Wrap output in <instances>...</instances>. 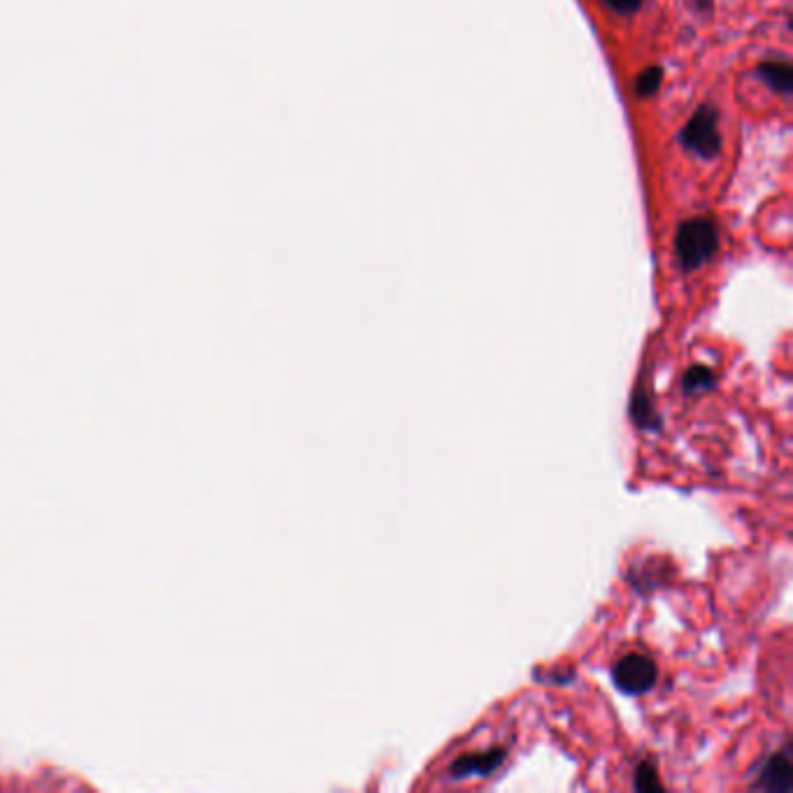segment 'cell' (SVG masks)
<instances>
[{"label": "cell", "instance_id": "277c9868", "mask_svg": "<svg viewBox=\"0 0 793 793\" xmlns=\"http://www.w3.org/2000/svg\"><path fill=\"white\" fill-rule=\"evenodd\" d=\"M756 791L766 793H791L793 791V756L791 745H784L780 752L770 754L763 766L759 768V775L752 784Z\"/></svg>", "mask_w": 793, "mask_h": 793}, {"label": "cell", "instance_id": "8fae6325", "mask_svg": "<svg viewBox=\"0 0 793 793\" xmlns=\"http://www.w3.org/2000/svg\"><path fill=\"white\" fill-rule=\"evenodd\" d=\"M603 3L617 14H633L642 7V0H603Z\"/></svg>", "mask_w": 793, "mask_h": 793}, {"label": "cell", "instance_id": "8992f818", "mask_svg": "<svg viewBox=\"0 0 793 793\" xmlns=\"http://www.w3.org/2000/svg\"><path fill=\"white\" fill-rule=\"evenodd\" d=\"M631 419L642 431H659L661 428V414L656 410L652 396H649V389L642 387V384L635 389L631 398Z\"/></svg>", "mask_w": 793, "mask_h": 793}, {"label": "cell", "instance_id": "52a82bcc", "mask_svg": "<svg viewBox=\"0 0 793 793\" xmlns=\"http://www.w3.org/2000/svg\"><path fill=\"white\" fill-rule=\"evenodd\" d=\"M759 73L763 77V82H766L773 91H777V94H782V96L791 94L793 70L789 66V61H780V59L766 61V63H761Z\"/></svg>", "mask_w": 793, "mask_h": 793}, {"label": "cell", "instance_id": "ba28073f", "mask_svg": "<svg viewBox=\"0 0 793 793\" xmlns=\"http://www.w3.org/2000/svg\"><path fill=\"white\" fill-rule=\"evenodd\" d=\"M717 387V373L707 366H691L682 377V391L687 396H698Z\"/></svg>", "mask_w": 793, "mask_h": 793}, {"label": "cell", "instance_id": "3957f363", "mask_svg": "<svg viewBox=\"0 0 793 793\" xmlns=\"http://www.w3.org/2000/svg\"><path fill=\"white\" fill-rule=\"evenodd\" d=\"M614 687L628 696H642L654 689L659 680V668L645 654H626L612 668Z\"/></svg>", "mask_w": 793, "mask_h": 793}, {"label": "cell", "instance_id": "6da1fadb", "mask_svg": "<svg viewBox=\"0 0 793 793\" xmlns=\"http://www.w3.org/2000/svg\"><path fill=\"white\" fill-rule=\"evenodd\" d=\"M719 231L710 219H687L675 233V256L684 273L698 270L717 254Z\"/></svg>", "mask_w": 793, "mask_h": 793}, {"label": "cell", "instance_id": "7a4b0ae2", "mask_svg": "<svg viewBox=\"0 0 793 793\" xmlns=\"http://www.w3.org/2000/svg\"><path fill=\"white\" fill-rule=\"evenodd\" d=\"M719 112L712 105H700L694 117L682 128L680 140L682 145L694 152L700 159H714L721 152V135H719Z\"/></svg>", "mask_w": 793, "mask_h": 793}, {"label": "cell", "instance_id": "9c48e42d", "mask_svg": "<svg viewBox=\"0 0 793 793\" xmlns=\"http://www.w3.org/2000/svg\"><path fill=\"white\" fill-rule=\"evenodd\" d=\"M633 787L638 791H661L663 784L659 780V773H656L654 763L642 761L638 770H635V782Z\"/></svg>", "mask_w": 793, "mask_h": 793}, {"label": "cell", "instance_id": "30bf717a", "mask_svg": "<svg viewBox=\"0 0 793 793\" xmlns=\"http://www.w3.org/2000/svg\"><path fill=\"white\" fill-rule=\"evenodd\" d=\"M663 82V70L661 68H647L645 73H640L638 82H635V94L638 96H652L659 91Z\"/></svg>", "mask_w": 793, "mask_h": 793}, {"label": "cell", "instance_id": "5b68a950", "mask_svg": "<svg viewBox=\"0 0 793 793\" xmlns=\"http://www.w3.org/2000/svg\"><path fill=\"white\" fill-rule=\"evenodd\" d=\"M505 759H507L505 747H491L487 752L466 754L449 766V777H454V780H466V777L491 775L503 766Z\"/></svg>", "mask_w": 793, "mask_h": 793}]
</instances>
